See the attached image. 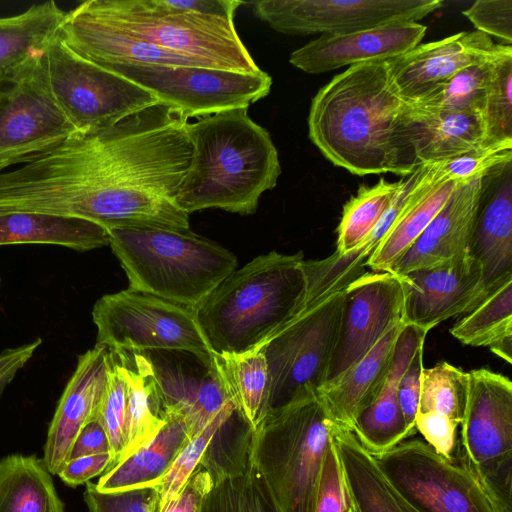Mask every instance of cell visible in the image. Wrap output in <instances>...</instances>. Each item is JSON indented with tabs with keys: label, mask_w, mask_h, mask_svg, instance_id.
I'll use <instances>...</instances> for the list:
<instances>
[{
	"label": "cell",
	"mask_w": 512,
	"mask_h": 512,
	"mask_svg": "<svg viewBox=\"0 0 512 512\" xmlns=\"http://www.w3.org/2000/svg\"><path fill=\"white\" fill-rule=\"evenodd\" d=\"M104 68L150 91L187 120L248 108L266 97L272 86L271 76L262 70L243 73L199 66L132 64Z\"/></svg>",
	"instance_id": "13"
},
{
	"label": "cell",
	"mask_w": 512,
	"mask_h": 512,
	"mask_svg": "<svg viewBox=\"0 0 512 512\" xmlns=\"http://www.w3.org/2000/svg\"><path fill=\"white\" fill-rule=\"evenodd\" d=\"M459 424L447 418L430 413H417L416 431L439 454L453 458Z\"/></svg>",
	"instance_id": "48"
},
{
	"label": "cell",
	"mask_w": 512,
	"mask_h": 512,
	"mask_svg": "<svg viewBox=\"0 0 512 512\" xmlns=\"http://www.w3.org/2000/svg\"><path fill=\"white\" fill-rule=\"evenodd\" d=\"M468 251L482 267L488 294L512 280V160L482 178Z\"/></svg>",
	"instance_id": "21"
},
{
	"label": "cell",
	"mask_w": 512,
	"mask_h": 512,
	"mask_svg": "<svg viewBox=\"0 0 512 512\" xmlns=\"http://www.w3.org/2000/svg\"><path fill=\"white\" fill-rule=\"evenodd\" d=\"M397 139L401 168L409 176L419 166L481 148V114L430 113L404 102Z\"/></svg>",
	"instance_id": "22"
},
{
	"label": "cell",
	"mask_w": 512,
	"mask_h": 512,
	"mask_svg": "<svg viewBox=\"0 0 512 512\" xmlns=\"http://www.w3.org/2000/svg\"><path fill=\"white\" fill-rule=\"evenodd\" d=\"M117 351L126 366L128 381L123 460L153 438L164 425L165 419L161 415L151 358L143 351Z\"/></svg>",
	"instance_id": "33"
},
{
	"label": "cell",
	"mask_w": 512,
	"mask_h": 512,
	"mask_svg": "<svg viewBox=\"0 0 512 512\" xmlns=\"http://www.w3.org/2000/svg\"><path fill=\"white\" fill-rule=\"evenodd\" d=\"M489 61L467 67L420 98L404 102L430 113L481 114Z\"/></svg>",
	"instance_id": "39"
},
{
	"label": "cell",
	"mask_w": 512,
	"mask_h": 512,
	"mask_svg": "<svg viewBox=\"0 0 512 512\" xmlns=\"http://www.w3.org/2000/svg\"><path fill=\"white\" fill-rule=\"evenodd\" d=\"M482 178L459 185L390 272L404 274L446 263L468 251Z\"/></svg>",
	"instance_id": "23"
},
{
	"label": "cell",
	"mask_w": 512,
	"mask_h": 512,
	"mask_svg": "<svg viewBox=\"0 0 512 512\" xmlns=\"http://www.w3.org/2000/svg\"><path fill=\"white\" fill-rule=\"evenodd\" d=\"M111 465V454L102 453L69 459L57 474L66 485L76 487L107 472Z\"/></svg>",
	"instance_id": "50"
},
{
	"label": "cell",
	"mask_w": 512,
	"mask_h": 512,
	"mask_svg": "<svg viewBox=\"0 0 512 512\" xmlns=\"http://www.w3.org/2000/svg\"><path fill=\"white\" fill-rule=\"evenodd\" d=\"M107 232L129 288L194 309L237 267L232 252L191 230L110 228Z\"/></svg>",
	"instance_id": "6"
},
{
	"label": "cell",
	"mask_w": 512,
	"mask_h": 512,
	"mask_svg": "<svg viewBox=\"0 0 512 512\" xmlns=\"http://www.w3.org/2000/svg\"><path fill=\"white\" fill-rule=\"evenodd\" d=\"M254 14L289 35L344 34L391 23L417 22L441 0H260Z\"/></svg>",
	"instance_id": "14"
},
{
	"label": "cell",
	"mask_w": 512,
	"mask_h": 512,
	"mask_svg": "<svg viewBox=\"0 0 512 512\" xmlns=\"http://www.w3.org/2000/svg\"><path fill=\"white\" fill-rule=\"evenodd\" d=\"M109 370V348L95 345L78 357L49 425L43 447V463L57 475L69 459L81 430L96 420Z\"/></svg>",
	"instance_id": "19"
},
{
	"label": "cell",
	"mask_w": 512,
	"mask_h": 512,
	"mask_svg": "<svg viewBox=\"0 0 512 512\" xmlns=\"http://www.w3.org/2000/svg\"><path fill=\"white\" fill-rule=\"evenodd\" d=\"M404 300L402 278L393 272L362 273L347 285L326 383L340 377L392 328L404 323Z\"/></svg>",
	"instance_id": "15"
},
{
	"label": "cell",
	"mask_w": 512,
	"mask_h": 512,
	"mask_svg": "<svg viewBox=\"0 0 512 512\" xmlns=\"http://www.w3.org/2000/svg\"><path fill=\"white\" fill-rule=\"evenodd\" d=\"M163 418L165 423L153 438L100 477L95 483L99 491H122L159 483L190 440L181 417L164 415Z\"/></svg>",
	"instance_id": "30"
},
{
	"label": "cell",
	"mask_w": 512,
	"mask_h": 512,
	"mask_svg": "<svg viewBox=\"0 0 512 512\" xmlns=\"http://www.w3.org/2000/svg\"><path fill=\"white\" fill-rule=\"evenodd\" d=\"M97 345L133 351H175L207 365L213 356L195 309L127 288L99 298L92 309Z\"/></svg>",
	"instance_id": "10"
},
{
	"label": "cell",
	"mask_w": 512,
	"mask_h": 512,
	"mask_svg": "<svg viewBox=\"0 0 512 512\" xmlns=\"http://www.w3.org/2000/svg\"><path fill=\"white\" fill-rule=\"evenodd\" d=\"M450 333L465 345L489 348L496 356L511 364L512 280L487 295L450 329Z\"/></svg>",
	"instance_id": "36"
},
{
	"label": "cell",
	"mask_w": 512,
	"mask_h": 512,
	"mask_svg": "<svg viewBox=\"0 0 512 512\" xmlns=\"http://www.w3.org/2000/svg\"><path fill=\"white\" fill-rule=\"evenodd\" d=\"M45 60L51 94L75 132L110 127L159 102L150 91L77 54L58 32Z\"/></svg>",
	"instance_id": "9"
},
{
	"label": "cell",
	"mask_w": 512,
	"mask_h": 512,
	"mask_svg": "<svg viewBox=\"0 0 512 512\" xmlns=\"http://www.w3.org/2000/svg\"><path fill=\"white\" fill-rule=\"evenodd\" d=\"M403 108L387 60L350 66L313 97L308 135L327 160L352 174L404 176L397 139Z\"/></svg>",
	"instance_id": "2"
},
{
	"label": "cell",
	"mask_w": 512,
	"mask_h": 512,
	"mask_svg": "<svg viewBox=\"0 0 512 512\" xmlns=\"http://www.w3.org/2000/svg\"><path fill=\"white\" fill-rule=\"evenodd\" d=\"M0 512H65L52 474L35 454L0 459Z\"/></svg>",
	"instance_id": "32"
},
{
	"label": "cell",
	"mask_w": 512,
	"mask_h": 512,
	"mask_svg": "<svg viewBox=\"0 0 512 512\" xmlns=\"http://www.w3.org/2000/svg\"><path fill=\"white\" fill-rule=\"evenodd\" d=\"M72 133L51 94L44 53L18 83L0 94V150L52 144Z\"/></svg>",
	"instance_id": "18"
},
{
	"label": "cell",
	"mask_w": 512,
	"mask_h": 512,
	"mask_svg": "<svg viewBox=\"0 0 512 512\" xmlns=\"http://www.w3.org/2000/svg\"><path fill=\"white\" fill-rule=\"evenodd\" d=\"M482 147L512 142V47L501 46L488 62L483 106Z\"/></svg>",
	"instance_id": "38"
},
{
	"label": "cell",
	"mask_w": 512,
	"mask_h": 512,
	"mask_svg": "<svg viewBox=\"0 0 512 512\" xmlns=\"http://www.w3.org/2000/svg\"><path fill=\"white\" fill-rule=\"evenodd\" d=\"M349 506L341 463L331 438L323 458L314 512H346Z\"/></svg>",
	"instance_id": "45"
},
{
	"label": "cell",
	"mask_w": 512,
	"mask_h": 512,
	"mask_svg": "<svg viewBox=\"0 0 512 512\" xmlns=\"http://www.w3.org/2000/svg\"><path fill=\"white\" fill-rule=\"evenodd\" d=\"M346 512H357V511L355 510V508L350 503V506H349V508H348V510Z\"/></svg>",
	"instance_id": "54"
},
{
	"label": "cell",
	"mask_w": 512,
	"mask_h": 512,
	"mask_svg": "<svg viewBox=\"0 0 512 512\" xmlns=\"http://www.w3.org/2000/svg\"><path fill=\"white\" fill-rule=\"evenodd\" d=\"M396 488L420 512H499L461 460L437 453L424 439H404L373 455Z\"/></svg>",
	"instance_id": "12"
},
{
	"label": "cell",
	"mask_w": 512,
	"mask_h": 512,
	"mask_svg": "<svg viewBox=\"0 0 512 512\" xmlns=\"http://www.w3.org/2000/svg\"><path fill=\"white\" fill-rule=\"evenodd\" d=\"M187 124L157 102L110 127L72 133L0 173V213L188 231L189 214L176 203L192 155Z\"/></svg>",
	"instance_id": "1"
},
{
	"label": "cell",
	"mask_w": 512,
	"mask_h": 512,
	"mask_svg": "<svg viewBox=\"0 0 512 512\" xmlns=\"http://www.w3.org/2000/svg\"><path fill=\"white\" fill-rule=\"evenodd\" d=\"M235 410L234 402L226 404L217 416L182 448L168 472L155 485L158 492V509L182 489L200 465L216 433Z\"/></svg>",
	"instance_id": "42"
},
{
	"label": "cell",
	"mask_w": 512,
	"mask_h": 512,
	"mask_svg": "<svg viewBox=\"0 0 512 512\" xmlns=\"http://www.w3.org/2000/svg\"><path fill=\"white\" fill-rule=\"evenodd\" d=\"M404 179L390 182L384 178L373 185H361L344 204L337 228L336 252L340 255L363 247L388 210Z\"/></svg>",
	"instance_id": "37"
},
{
	"label": "cell",
	"mask_w": 512,
	"mask_h": 512,
	"mask_svg": "<svg viewBox=\"0 0 512 512\" xmlns=\"http://www.w3.org/2000/svg\"><path fill=\"white\" fill-rule=\"evenodd\" d=\"M213 366L237 411L254 431L269 410V374L264 354L258 350L214 355Z\"/></svg>",
	"instance_id": "35"
},
{
	"label": "cell",
	"mask_w": 512,
	"mask_h": 512,
	"mask_svg": "<svg viewBox=\"0 0 512 512\" xmlns=\"http://www.w3.org/2000/svg\"><path fill=\"white\" fill-rule=\"evenodd\" d=\"M366 260L361 249L305 260V305L260 349L269 374L268 412L316 395L326 383L340 331L345 288L362 274Z\"/></svg>",
	"instance_id": "5"
},
{
	"label": "cell",
	"mask_w": 512,
	"mask_h": 512,
	"mask_svg": "<svg viewBox=\"0 0 512 512\" xmlns=\"http://www.w3.org/2000/svg\"><path fill=\"white\" fill-rule=\"evenodd\" d=\"M74 9L207 68L261 71L239 37L234 19L186 11L173 0H88Z\"/></svg>",
	"instance_id": "8"
},
{
	"label": "cell",
	"mask_w": 512,
	"mask_h": 512,
	"mask_svg": "<svg viewBox=\"0 0 512 512\" xmlns=\"http://www.w3.org/2000/svg\"><path fill=\"white\" fill-rule=\"evenodd\" d=\"M405 323L392 328L362 359L316 393L329 418L353 430L358 416L377 398L389 373L396 340Z\"/></svg>",
	"instance_id": "25"
},
{
	"label": "cell",
	"mask_w": 512,
	"mask_h": 512,
	"mask_svg": "<svg viewBox=\"0 0 512 512\" xmlns=\"http://www.w3.org/2000/svg\"><path fill=\"white\" fill-rule=\"evenodd\" d=\"M65 14L51 0L0 17V94L18 83L45 53Z\"/></svg>",
	"instance_id": "27"
},
{
	"label": "cell",
	"mask_w": 512,
	"mask_h": 512,
	"mask_svg": "<svg viewBox=\"0 0 512 512\" xmlns=\"http://www.w3.org/2000/svg\"><path fill=\"white\" fill-rule=\"evenodd\" d=\"M461 184L465 183L449 181L433 185L425 166H419L404 206L365 266L374 272H390Z\"/></svg>",
	"instance_id": "29"
},
{
	"label": "cell",
	"mask_w": 512,
	"mask_h": 512,
	"mask_svg": "<svg viewBox=\"0 0 512 512\" xmlns=\"http://www.w3.org/2000/svg\"><path fill=\"white\" fill-rule=\"evenodd\" d=\"M468 389V372L442 362L421 373L417 413H430L460 425Z\"/></svg>",
	"instance_id": "40"
},
{
	"label": "cell",
	"mask_w": 512,
	"mask_h": 512,
	"mask_svg": "<svg viewBox=\"0 0 512 512\" xmlns=\"http://www.w3.org/2000/svg\"><path fill=\"white\" fill-rule=\"evenodd\" d=\"M247 110H228L188 122L192 155L176 195L185 213L214 208L254 214L262 194L277 185L278 151L269 132Z\"/></svg>",
	"instance_id": "3"
},
{
	"label": "cell",
	"mask_w": 512,
	"mask_h": 512,
	"mask_svg": "<svg viewBox=\"0 0 512 512\" xmlns=\"http://www.w3.org/2000/svg\"><path fill=\"white\" fill-rule=\"evenodd\" d=\"M41 344V338H37L30 343L8 348L0 353V397L6 386L32 358Z\"/></svg>",
	"instance_id": "51"
},
{
	"label": "cell",
	"mask_w": 512,
	"mask_h": 512,
	"mask_svg": "<svg viewBox=\"0 0 512 512\" xmlns=\"http://www.w3.org/2000/svg\"><path fill=\"white\" fill-rule=\"evenodd\" d=\"M208 473L212 486L201 512H279L249 450Z\"/></svg>",
	"instance_id": "34"
},
{
	"label": "cell",
	"mask_w": 512,
	"mask_h": 512,
	"mask_svg": "<svg viewBox=\"0 0 512 512\" xmlns=\"http://www.w3.org/2000/svg\"><path fill=\"white\" fill-rule=\"evenodd\" d=\"M501 46L480 31H463L419 44L387 63L402 99L412 102L461 70L489 61Z\"/></svg>",
	"instance_id": "17"
},
{
	"label": "cell",
	"mask_w": 512,
	"mask_h": 512,
	"mask_svg": "<svg viewBox=\"0 0 512 512\" xmlns=\"http://www.w3.org/2000/svg\"><path fill=\"white\" fill-rule=\"evenodd\" d=\"M152 361L161 415L181 417L190 439L202 431L229 402H233L214 366L188 372L183 365Z\"/></svg>",
	"instance_id": "26"
},
{
	"label": "cell",
	"mask_w": 512,
	"mask_h": 512,
	"mask_svg": "<svg viewBox=\"0 0 512 512\" xmlns=\"http://www.w3.org/2000/svg\"><path fill=\"white\" fill-rule=\"evenodd\" d=\"M426 26L418 22L391 23L344 34L321 35L290 55L294 67L320 74L345 66L386 61L419 45Z\"/></svg>",
	"instance_id": "20"
},
{
	"label": "cell",
	"mask_w": 512,
	"mask_h": 512,
	"mask_svg": "<svg viewBox=\"0 0 512 512\" xmlns=\"http://www.w3.org/2000/svg\"><path fill=\"white\" fill-rule=\"evenodd\" d=\"M512 160V142L481 147L453 158L425 164L429 181L433 185L449 181L467 183L483 177L491 169Z\"/></svg>",
	"instance_id": "43"
},
{
	"label": "cell",
	"mask_w": 512,
	"mask_h": 512,
	"mask_svg": "<svg viewBox=\"0 0 512 512\" xmlns=\"http://www.w3.org/2000/svg\"><path fill=\"white\" fill-rule=\"evenodd\" d=\"M461 460L499 512H512V383L486 368L468 372Z\"/></svg>",
	"instance_id": "11"
},
{
	"label": "cell",
	"mask_w": 512,
	"mask_h": 512,
	"mask_svg": "<svg viewBox=\"0 0 512 512\" xmlns=\"http://www.w3.org/2000/svg\"><path fill=\"white\" fill-rule=\"evenodd\" d=\"M399 275L405 291L404 323L427 332L469 313L489 295L482 267L469 251L441 265Z\"/></svg>",
	"instance_id": "16"
},
{
	"label": "cell",
	"mask_w": 512,
	"mask_h": 512,
	"mask_svg": "<svg viewBox=\"0 0 512 512\" xmlns=\"http://www.w3.org/2000/svg\"><path fill=\"white\" fill-rule=\"evenodd\" d=\"M50 244L88 251L109 245L107 229L80 218L34 212L0 213V246Z\"/></svg>",
	"instance_id": "31"
},
{
	"label": "cell",
	"mask_w": 512,
	"mask_h": 512,
	"mask_svg": "<svg viewBox=\"0 0 512 512\" xmlns=\"http://www.w3.org/2000/svg\"><path fill=\"white\" fill-rule=\"evenodd\" d=\"M89 512H157L155 486L114 492H101L89 481L83 493Z\"/></svg>",
	"instance_id": "44"
},
{
	"label": "cell",
	"mask_w": 512,
	"mask_h": 512,
	"mask_svg": "<svg viewBox=\"0 0 512 512\" xmlns=\"http://www.w3.org/2000/svg\"><path fill=\"white\" fill-rule=\"evenodd\" d=\"M102 453H110L109 440L102 425L97 420H93L78 434L69 459Z\"/></svg>",
	"instance_id": "52"
},
{
	"label": "cell",
	"mask_w": 512,
	"mask_h": 512,
	"mask_svg": "<svg viewBox=\"0 0 512 512\" xmlns=\"http://www.w3.org/2000/svg\"><path fill=\"white\" fill-rule=\"evenodd\" d=\"M0 283H1V278H0Z\"/></svg>",
	"instance_id": "55"
},
{
	"label": "cell",
	"mask_w": 512,
	"mask_h": 512,
	"mask_svg": "<svg viewBox=\"0 0 512 512\" xmlns=\"http://www.w3.org/2000/svg\"><path fill=\"white\" fill-rule=\"evenodd\" d=\"M308 276L302 252L260 255L235 269L195 308L214 355L260 350L305 305Z\"/></svg>",
	"instance_id": "4"
},
{
	"label": "cell",
	"mask_w": 512,
	"mask_h": 512,
	"mask_svg": "<svg viewBox=\"0 0 512 512\" xmlns=\"http://www.w3.org/2000/svg\"><path fill=\"white\" fill-rule=\"evenodd\" d=\"M211 486V476L200 464L178 494L166 501L157 512H201Z\"/></svg>",
	"instance_id": "49"
},
{
	"label": "cell",
	"mask_w": 512,
	"mask_h": 512,
	"mask_svg": "<svg viewBox=\"0 0 512 512\" xmlns=\"http://www.w3.org/2000/svg\"><path fill=\"white\" fill-rule=\"evenodd\" d=\"M333 421L317 395L269 411L252 431L250 458L279 512H314Z\"/></svg>",
	"instance_id": "7"
},
{
	"label": "cell",
	"mask_w": 512,
	"mask_h": 512,
	"mask_svg": "<svg viewBox=\"0 0 512 512\" xmlns=\"http://www.w3.org/2000/svg\"><path fill=\"white\" fill-rule=\"evenodd\" d=\"M127 393L126 366L119 352L109 349L108 381L96 420L104 428L109 440L110 469L122 460L126 447Z\"/></svg>",
	"instance_id": "41"
},
{
	"label": "cell",
	"mask_w": 512,
	"mask_h": 512,
	"mask_svg": "<svg viewBox=\"0 0 512 512\" xmlns=\"http://www.w3.org/2000/svg\"><path fill=\"white\" fill-rule=\"evenodd\" d=\"M52 144H41L18 149L0 150V173L10 166L25 163L31 154Z\"/></svg>",
	"instance_id": "53"
},
{
	"label": "cell",
	"mask_w": 512,
	"mask_h": 512,
	"mask_svg": "<svg viewBox=\"0 0 512 512\" xmlns=\"http://www.w3.org/2000/svg\"><path fill=\"white\" fill-rule=\"evenodd\" d=\"M331 438L350 503L357 512H420L390 481L352 430L333 423Z\"/></svg>",
	"instance_id": "28"
},
{
	"label": "cell",
	"mask_w": 512,
	"mask_h": 512,
	"mask_svg": "<svg viewBox=\"0 0 512 512\" xmlns=\"http://www.w3.org/2000/svg\"><path fill=\"white\" fill-rule=\"evenodd\" d=\"M463 15L480 31L500 40V44L512 43V0H477Z\"/></svg>",
	"instance_id": "46"
},
{
	"label": "cell",
	"mask_w": 512,
	"mask_h": 512,
	"mask_svg": "<svg viewBox=\"0 0 512 512\" xmlns=\"http://www.w3.org/2000/svg\"><path fill=\"white\" fill-rule=\"evenodd\" d=\"M423 347L424 346L420 347L416 351L398 384L399 405L411 435L417 432L415 428V417L419 407L421 373L424 368Z\"/></svg>",
	"instance_id": "47"
},
{
	"label": "cell",
	"mask_w": 512,
	"mask_h": 512,
	"mask_svg": "<svg viewBox=\"0 0 512 512\" xmlns=\"http://www.w3.org/2000/svg\"><path fill=\"white\" fill-rule=\"evenodd\" d=\"M427 331L405 324L396 340L391 367L375 401L356 419L353 432L372 455L381 454L411 435L399 401L398 384L416 351L424 346Z\"/></svg>",
	"instance_id": "24"
}]
</instances>
